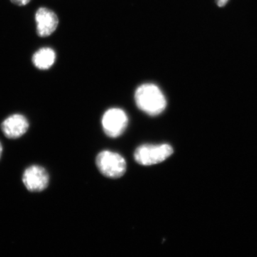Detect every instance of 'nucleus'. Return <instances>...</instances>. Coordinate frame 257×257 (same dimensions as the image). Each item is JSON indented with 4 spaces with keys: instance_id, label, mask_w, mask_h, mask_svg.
<instances>
[{
    "instance_id": "nucleus-2",
    "label": "nucleus",
    "mask_w": 257,
    "mask_h": 257,
    "mask_svg": "<svg viewBox=\"0 0 257 257\" xmlns=\"http://www.w3.org/2000/svg\"><path fill=\"white\" fill-rule=\"evenodd\" d=\"M174 150L167 144L152 145H144L139 147L135 152V160L140 165L150 166L160 164L172 156Z\"/></svg>"
},
{
    "instance_id": "nucleus-9",
    "label": "nucleus",
    "mask_w": 257,
    "mask_h": 257,
    "mask_svg": "<svg viewBox=\"0 0 257 257\" xmlns=\"http://www.w3.org/2000/svg\"><path fill=\"white\" fill-rule=\"evenodd\" d=\"M31 0H10L12 3L14 5H18V6H25L28 5Z\"/></svg>"
},
{
    "instance_id": "nucleus-11",
    "label": "nucleus",
    "mask_w": 257,
    "mask_h": 257,
    "mask_svg": "<svg viewBox=\"0 0 257 257\" xmlns=\"http://www.w3.org/2000/svg\"><path fill=\"white\" fill-rule=\"evenodd\" d=\"M3 145H2L1 143H0V160H1L2 155H3Z\"/></svg>"
},
{
    "instance_id": "nucleus-7",
    "label": "nucleus",
    "mask_w": 257,
    "mask_h": 257,
    "mask_svg": "<svg viewBox=\"0 0 257 257\" xmlns=\"http://www.w3.org/2000/svg\"><path fill=\"white\" fill-rule=\"evenodd\" d=\"M29 121L24 115L14 114L10 115L3 121L2 131L6 138L18 139L23 137L28 132Z\"/></svg>"
},
{
    "instance_id": "nucleus-1",
    "label": "nucleus",
    "mask_w": 257,
    "mask_h": 257,
    "mask_svg": "<svg viewBox=\"0 0 257 257\" xmlns=\"http://www.w3.org/2000/svg\"><path fill=\"white\" fill-rule=\"evenodd\" d=\"M135 101L139 109L151 116L160 114L167 106V100L160 88L153 84H145L137 89Z\"/></svg>"
},
{
    "instance_id": "nucleus-6",
    "label": "nucleus",
    "mask_w": 257,
    "mask_h": 257,
    "mask_svg": "<svg viewBox=\"0 0 257 257\" xmlns=\"http://www.w3.org/2000/svg\"><path fill=\"white\" fill-rule=\"evenodd\" d=\"M35 21L37 23V35L40 37H47L52 35L59 23L57 15L46 8H40L37 10Z\"/></svg>"
},
{
    "instance_id": "nucleus-8",
    "label": "nucleus",
    "mask_w": 257,
    "mask_h": 257,
    "mask_svg": "<svg viewBox=\"0 0 257 257\" xmlns=\"http://www.w3.org/2000/svg\"><path fill=\"white\" fill-rule=\"evenodd\" d=\"M56 54L55 51L50 47H42L37 50L33 57L32 62L37 69L45 70L50 69L55 63Z\"/></svg>"
},
{
    "instance_id": "nucleus-10",
    "label": "nucleus",
    "mask_w": 257,
    "mask_h": 257,
    "mask_svg": "<svg viewBox=\"0 0 257 257\" xmlns=\"http://www.w3.org/2000/svg\"><path fill=\"white\" fill-rule=\"evenodd\" d=\"M228 1H229V0H216V3H217L218 6L221 8V7L225 6L226 3H228Z\"/></svg>"
},
{
    "instance_id": "nucleus-4",
    "label": "nucleus",
    "mask_w": 257,
    "mask_h": 257,
    "mask_svg": "<svg viewBox=\"0 0 257 257\" xmlns=\"http://www.w3.org/2000/svg\"><path fill=\"white\" fill-rule=\"evenodd\" d=\"M101 123L106 135L116 138L122 135L126 130L128 124L127 115L122 109L112 108L104 113Z\"/></svg>"
},
{
    "instance_id": "nucleus-3",
    "label": "nucleus",
    "mask_w": 257,
    "mask_h": 257,
    "mask_svg": "<svg viewBox=\"0 0 257 257\" xmlns=\"http://www.w3.org/2000/svg\"><path fill=\"white\" fill-rule=\"evenodd\" d=\"M96 163L101 173L109 178H119L126 172V164L124 159L115 152H100L96 157Z\"/></svg>"
},
{
    "instance_id": "nucleus-5",
    "label": "nucleus",
    "mask_w": 257,
    "mask_h": 257,
    "mask_svg": "<svg viewBox=\"0 0 257 257\" xmlns=\"http://www.w3.org/2000/svg\"><path fill=\"white\" fill-rule=\"evenodd\" d=\"M23 182L30 192H40L48 187L50 176L47 170L41 166L32 165L24 172Z\"/></svg>"
}]
</instances>
